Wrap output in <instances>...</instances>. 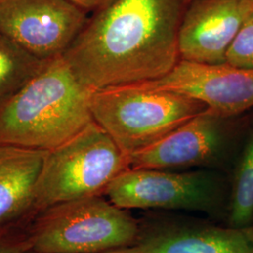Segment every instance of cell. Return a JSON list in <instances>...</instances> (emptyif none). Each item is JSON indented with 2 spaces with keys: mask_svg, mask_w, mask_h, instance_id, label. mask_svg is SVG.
<instances>
[{
  "mask_svg": "<svg viewBox=\"0 0 253 253\" xmlns=\"http://www.w3.org/2000/svg\"><path fill=\"white\" fill-rule=\"evenodd\" d=\"M190 1L111 0L62 56L93 90L158 80L180 61L179 31Z\"/></svg>",
  "mask_w": 253,
  "mask_h": 253,
  "instance_id": "cell-1",
  "label": "cell"
},
{
  "mask_svg": "<svg viewBox=\"0 0 253 253\" xmlns=\"http://www.w3.org/2000/svg\"><path fill=\"white\" fill-rule=\"evenodd\" d=\"M93 89L83 84L63 56L0 105V144L51 150L93 121Z\"/></svg>",
  "mask_w": 253,
  "mask_h": 253,
  "instance_id": "cell-2",
  "label": "cell"
},
{
  "mask_svg": "<svg viewBox=\"0 0 253 253\" xmlns=\"http://www.w3.org/2000/svg\"><path fill=\"white\" fill-rule=\"evenodd\" d=\"M208 109L185 94L138 84L92 92L90 111L99 124L128 157L165 136Z\"/></svg>",
  "mask_w": 253,
  "mask_h": 253,
  "instance_id": "cell-3",
  "label": "cell"
},
{
  "mask_svg": "<svg viewBox=\"0 0 253 253\" xmlns=\"http://www.w3.org/2000/svg\"><path fill=\"white\" fill-rule=\"evenodd\" d=\"M129 168V157L94 120L77 134L47 150L29 213L56 204L103 195L109 184Z\"/></svg>",
  "mask_w": 253,
  "mask_h": 253,
  "instance_id": "cell-4",
  "label": "cell"
},
{
  "mask_svg": "<svg viewBox=\"0 0 253 253\" xmlns=\"http://www.w3.org/2000/svg\"><path fill=\"white\" fill-rule=\"evenodd\" d=\"M139 233L135 217L102 194L46 208L28 229L36 253H107L134 246Z\"/></svg>",
  "mask_w": 253,
  "mask_h": 253,
  "instance_id": "cell-5",
  "label": "cell"
},
{
  "mask_svg": "<svg viewBox=\"0 0 253 253\" xmlns=\"http://www.w3.org/2000/svg\"><path fill=\"white\" fill-rule=\"evenodd\" d=\"M103 195L123 209L186 210L216 214L228 205L224 187L209 171L132 169L121 172Z\"/></svg>",
  "mask_w": 253,
  "mask_h": 253,
  "instance_id": "cell-6",
  "label": "cell"
},
{
  "mask_svg": "<svg viewBox=\"0 0 253 253\" xmlns=\"http://www.w3.org/2000/svg\"><path fill=\"white\" fill-rule=\"evenodd\" d=\"M87 19L70 0H0V33L44 60L62 56Z\"/></svg>",
  "mask_w": 253,
  "mask_h": 253,
  "instance_id": "cell-7",
  "label": "cell"
},
{
  "mask_svg": "<svg viewBox=\"0 0 253 253\" xmlns=\"http://www.w3.org/2000/svg\"><path fill=\"white\" fill-rule=\"evenodd\" d=\"M138 84L185 94L204 102L208 109L223 118L253 108V70L226 63L180 60L167 75Z\"/></svg>",
  "mask_w": 253,
  "mask_h": 253,
  "instance_id": "cell-8",
  "label": "cell"
},
{
  "mask_svg": "<svg viewBox=\"0 0 253 253\" xmlns=\"http://www.w3.org/2000/svg\"><path fill=\"white\" fill-rule=\"evenodd\" d=\"M226 119L207 109L161 141L130 155L129 168L173 170L217 164L230 141Z\"/></svg>",
  "mask_w": 253,
  "mask_h": 253,
  "instance_id": "cell-9",
  "label": "cell"
},
{
  "mask_svg": "<svg viewBox=\"0 0 253 253\" xmlns=\"http://www.w3.org/2000/svg\"><path fill=\"white\" fill-rule=\"evenodd\" d=\"M253 10V0H191L179 31L180 60L225 63L229 47Z\"/></svg>",
  "mask_w": 253,
  "mask_h": 253,
  "instance_id": "cell-10",
  "label": "cell"
},
{
  "mask_svg": "<svg viewBox=\"0 0 253 253\" xmlns=\"http://www.w3.org/2000/svg\"><path fill=\"white\" fill-rule=\"evenodd\" d=\"M139 253H253V224L218 226L199 221L140 222Z\"/></svg>",
  "mask_w": 253,
  "mask_h": 253,
  "instance_id": "cell-11",
  "label": "cell"
},
{
  "mask_svg": "<svg viewBox=\"0 0 253 253\" xmlns=\"http://www.w3.org/2000/svg\"><path fill=\"white\" fill-rule=\"evenodd\" d=\"M46 152L0 144V228L29 214Z\"/></svg>",
  "mask_w": 253,
  "mask_h": 253,
  "instance_id": "cell-12",
  "label": "cell"
},
{
  "mask_svg": "<svg viewBox=\"0 0 253 253\" xmlns=\"http://www.w3.org/2000/svg\"><path fill=\"white\" fill-rule=\"evenodd\" d=\"M49 61L0 33V105L36 77Z\"/></svg>",
  "mask_w": 253,
  "mask_h": 253,
  "instance_id": "cell-13",
  "label": "cell"
},
{
  "mask_svg": "<svg viewBox=\"0 0 253 253\" xmlns=\"http://www.w3.org/2000/svg\"><path fill=\"white\" fill-rule=\"evenodd\" d=\"M226 212L229 226L253 224V127L235 167Z\"/></svg>",
  "mask_w": 253,
  "mask_h": 253,
  "instance_id": "cell-14",
  "label": "cell"
},
{
  "mask_svg": "<svg viewBox=\"0 0 253 253\" xmlns=\"http://www.w3.org/2000/svg\"><path fill=\"white\" fill-rule=\"evenodd\" d=\"M225 63L237 68L253 70V10L229 47Z\"/></svg>",
  "mask_w": 253,
  "mask_h": 253,
  "instance_id": "cell-15",
  "label": "cell"
},
{
  "mask_svg": "<svg viewBox=\"0 0 253 253\" xmlns=\"http://www.w3.org/2000/svg\"><path fill=\"white\" fill-rule=\"evenodd\" d=\"M13 223L0 228V253H30L28 230Z\"/></svg>",
  "mask_w": 253,
  "mask_h": 253,
  "instance_id": "cell-16",
  "label": "cell"
},
{
  "mask_svg": "<svg viewBox=\"0 0 253 253\" xmlns=\"http://www.w3.org/2000/svg\"><path fill=\"white\" fill-rule=\"evenodd\" d=\"M70 1L86 12L88 11L94 12L104 7L111 0H70Z\"/></svg>",
  "mask_w": 253,
  "mask_h": 253,
  "instance_id": "cell-17",
  "label": "cell"
},
{
  "mask_svg": "<svg viewBox=\"0 0 253 253\" xmlns=\"http://www.w3.org/2000/svg\"><path fill=\"white\" fill-rule=\"evenodd\" d=\"M32 253V252H30V253ZM139 253V251H138V248H137L135 245H134V246H131V247L122 248V249H118V250H115V251H111V252H107V253Z\"/></svg>",
  "mask_w": 253,
  "mask_h": 253,
  "instance_id": "cell-18",
  "label": "cell"
}]
</instances>
